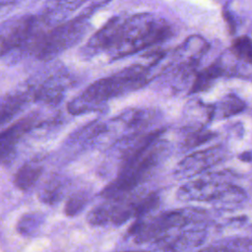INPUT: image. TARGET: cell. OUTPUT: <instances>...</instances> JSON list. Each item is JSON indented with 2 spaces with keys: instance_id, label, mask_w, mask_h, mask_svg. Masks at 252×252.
<instances>
[{
  "instance_id": "cell-9",
  "label": "cell",
  "mask_w": 252,
  "mask_h": 252,
  "mask_svg": "<svg viewBox=\"0 0 252 252\" xmlns=\"http://www.w3.org/2000/svg\"><path fill=\"white\" fill-rule=\"evenodd\" d=\"M225 157V150L218 145L191 154L181 160L176 168V174L182 177H191L203 172L212 165L220 162Z\"/></svg>"
},
{
  "instance_id": "cell-17",
  "label": "cell",
  "mask_w": 252,
  "mask_h": 252,
  "mask_svg": "<svg viewBox=\"0 0 252 252\" xmlns=\"http://www.w3.org/2000/svg\"><path fill=\"white\" fill-rule=\"evenodd\" d=\"M42 170L43 168L39 164L27 163L17 171L14 178V183L21 190H29L39 179Z\"/></svg>"
},
{
  "instance_id": "cell-13",
  "label": "cell",
  "mask_w": 252,
  "mask_h": 252,
  "mask_svg": "<svg viewBox=\"0 0 252 252\" xmlns=\"http://www.w3.org/2000/svg\"><path fill=\"white\" fill-rule=\"evenodd\" d=\"M66 86L64 76L51 77L31 94L35 100L43 101L49 105H55L63 98Z\"/></svg>"
},
{
  "instance_id": "cell-20",
  "label": "cell",
  "mask_w": 252,
  "mask_h": 252,
  "mask_svg": "<svg viewBox=\"0 0 252 252\" xmlns=\"http://www.w3.org/2000/svg\"><path fill=\"white\" fill-rule=\"evenodd\" d=\"M229 52L238 60L250 65L252 62V50L251 40L247 35H241L236 37L230 46Z\"/></svg>"
},
{
  "instance_id": "cell-21",
  "label": "cell",
  "mask_w": 252,
  "mask_h": 252,
  "mask_svg": "<svg viewBox=\"0 0 252 252\" xmlns=\"http://www.w3.org/2000/svg\"><path fill=\"white\" fill-rule=\"evenodd\" d=\"M43 216L39 213L26 214L18 222V231L27 236L34 235L38 232L41 224L43 223Z\"/></svg>"
},
{
  "instance_id": "cell-14",
  "label": "cell",
  "mask_w": 252,
  "mask_h": 252,
  "mask_svg": "<svg viewBox=\"0 0 252 252\" xmlns=\"http://www.w3.org/2000/svg\"><path fill=\"white\" fill-rule=\"evenodd\" d=\"M32 94L14 92L0 96V126L10 122L28 103Z\"/></svg>"
},
{
  "instance_id": "cell-8",
  "label": "cell",
  "mask_w": 252,
  "mask_h": 252,
  "mask_svg": "<svg viewBox=\"0 0 252 252\" xmlns=\"http://www.w3.org/2000/svg\"><path fill=\"white\" fill-rule=\"evenodd\" d=\"M199 225L174 230L158 240L157 243L163 252H184L198 247L204 243L207 236L205 228Z\"/></svg>"
},
{
  "instance_id": "cell-3",
  "label": "cell",
  "mask_w": 252,
  "mask_h": 252,
  "mask_svg": "<svg viewBox=\"0 0 252 252\" xmlns=\"http://www.w3.org/2000/svg\"><path fill=\"white\" fill-rule=\"evenodd\" d=\"M167 150L165 141L158 138L138 151L118 168L116 178L99 192V196L111 199L133 192L162 161Z\"/></svg>"
},
{
  "instance_id": "cell-15",
  "label": "cell",
  "mask_w": 252,
  "mask_h": 252,
  "mask_svg": "<svg viewBox=\"0 0 252 252\" xmlns=\"http://www.w3.org/2000/svg\"><path fill=\"white\" fill-rule=\"evenodd\" d=\"M189 127L192 130L203 129L204 125L214 118V105L203 103L201 100H195L186 110ZM191 130V131H192Z\"/></svg>"
},
{
  "instance_id": "cell-10",
  "label": "cell",
  "mask_w": 252,
  "mask_h": 252,
  "mask_svg": "<svg viewBox=\"0 0 252 252\" xmlns=\"http://www.w3.org/2000/svg\"><path fill=\"white\" fill-rule=\"evenodd\" d=\"M121 20L122 18L118 16L109 19L83 46L80 51L81 56L84 57V59H90L101 52L107 53L113 44Z\"/></svg>"
},
{
  "instance_id": "cell-29",
  "label": "cell",
  "mask_w": 252,
  "mask_h": 252,
  "mask_svg": "<svg viewBox=\"0 0 252 252\" xmlns=\"http://www.w3.org/2000/svg\"><path fill=\"white\" fill-rule=\"evenodd\" d=\"M121 252H147L144 250H126V251H121Z\"/></svg>"
},
{
  "instance_id": "cell-27",
  "label": "cell",
  "mask_w": 252,
  "mask_h": 252,
  "mask_svg": "<svg viewBox=\"0 0 252 252\" xmlns=\"http://www.w3.org/2000/svg\"><path fill=\"white\" fill-rule=\"evenodd\" d=\"M251 158V155H250V152H244L242 153L240 156H239V159L243 160V161H247L249 162L250 161V158Z\"/></svg>"
},
{
  "instance_id": "cell-5",
  "label": "cell",
  "mask_w": 252,
  "mask_h": 252,
  "mask_svg": "<svg viewBox=\"0 0 252 252\" xmlns=\"http://www.w3.org/2000/svg\"><path fill=\"white\" fill-rule=\"evenodd\" d=\"M206 219V212L198 208L167 211L150 218L137 219L129 227L128 235L137 244L151 241L157 242L174 230L200 224Z\"/></svg>"
},
{
  "instance_id": "cell-22",
  "label": "cell",
  "mask_w": 252,
  "mask_h": 252,
  "mask_svg": "<svg viewBox=\"0 0 252 252\" xmlns=\"http://www.w3.org/2000/svg\"><path fill=\"white\" fill-rule=\"evenodd\" d=\"M90 201V195L87 191H80L73 194L66 202L64 212L68 217H75L80 214Z\"/></svg>"
},
{
  "instance_id": "cell-24",
  "label": "cell",
  "mask_w": 252,
  "mask_h": 252,
  "mask_svg": "<svg viewBox=\"0 0 252 252\" xmlns=\"http://www.w3.org/2000/svg\"><path fill=\"white\" fill-rule=\"evenodd\" d=\"M219 244L225 252H251V240L249 237H232L221 241Z\"/></svg>"
},
{
  "instance_id": "cell-18",
  "label": "cell",
  "mask_w": 252,
  "mask_h": 252,
  "mask_svg": "<svg viewBox=\"0 0 252 252\" xmlns=\"http://www.w3.org/2000/svg\"><path fill=\"white\" fill-rule=\"evenodd\" d=\"M154 114L150 110L133 109L122 112L119 116L115 117L113 121H117L127 128L139 129L146 126L152 120Z\"/></svg>"
},
{
  "instance_id": "cell-26",
  "label": "cell",
  "mask_w": 252,
  "mask_h": 252,
  "mask_svg": "<svg viewBox=\"0 0 252 252\" xmlns=\"http://www.w3.org/2000/svg\"><path fill=\"white\" fill-rule=\"evenodd\" d=\"M195 252H225L219 244H214L212 246L206 247V248H202L200 250H197Z\"/></svg>"
},
{
  "instance_id": "cell-7",
  "label": "cell",
  "mask_w": 252,
  "mask_h": 252,
  "mask_svg": "<svg viewBox=\"0 0 252 252\" xmlns=\"http://www.w3.org/2000/svg\"><path fill=\"white\" fill-rule=\"evenodd\" d=\"M223 176L224 174H214L187 182L179 188L177 198L181 201H216L228 206L245 201V192Z\"/></svg>"
},
{
  "instance_id": "cell-19",
  "label": "cell",
  "mask_w": 252,
  "mask_h": 252,
  "mask_svg": "<svg viewBox=\"0 0 252 252\" xmlns=\"http://www.w3.org/2000/svg\"><path fill=\"white\" fill-rule=\"evenodd\" d=\"M65 182L59 177L50 178L40 189L38 198L45 204H55L62 198L64 194Z\"/></svg>"
},
{
  "instance_id": "cell-11",
  "label": "cell",
  "mask_w": 252,
  "mask_h": 252,
  "mask_svg": "<svg viewBox=\"0 0 252 252\" xmlns=\"http://www.w3.org/2000/svg\"><path fill=\"white\" fill-rule=\"evenodd\" d=\"M35 125V117H25L6 130L0 132V163L6 160L14 152L21 137Z\"/></svg>"
},
{
  "instance_id": "cell-23",
  "label": "cell",
  "mask_w": 252,
  "mask_h": 252,
  "mask_svg": "<svg viewBox=\"0 0 252 252\" xmlns=\"http://www.w3.org/2000/svg\"><path fill=\"white\" fill-rule=\"evenodd\" d=\"M216 136L217 134L215 132L207 130L205 128L192 130L186 135L183 142V146L186 149H193L204 143H207L208 141L213 140Z\"/></svg>"
},
{
  "instance_id": "cell-16",
  "label": "cell",
  "mask_w": 252,
  "mask_h": 252,
  "mask_svg": "<svg viewBox=\"0 0 252 252\" xmlns=\"http://www.w3.org/2000/svg\"><path fill=\"white\" fill-rule=\"evenodd\" d=\"M246 107L245 101L235 94L224 95L220 101L214 105V117L227 118L242 112Z\"/></svg>"
},
{
  "instance_id": "cell-6",
  "label": "cell",
  "mask_w": 252,
  "mask_h": 252,
  "mask_svg": "<svg viewBox=\"0 0 252 252\" xmlns=\"http://www.w3.org/2000/svg\"><path fill=\"white\" fill-rule=\"evenodd\" d=\"M96 8L94 3L79 16L46 31L33 50L35 56L39 60L48 61L77 44L88 32L91 15Z\"/></svg>"
},
{
  "instance_id": "cell-2",
  "label": "cell",
  "mask_w": 252,
  "mask_h": 252,
  "mask_svg": "<svg viewBox=\"0 0 252 252\" xmlns=\"http://www.w3.org/2000/svg\"><path fill=\"white\" fill-rule=\"evenodd\" d=\"M171 35L172 28L165 19L149 13L136 14L121 20L107 54L110 60H117L159 44Z\"/></svg>"
},
{
  "instance_id": "cell-1",
  "label": "cell",
  "mask_w": 252,
  "mask_h": 252,
  "mask_svg": "<svg viewBox=\"0 0 252 252\" xmlns=\"http://www.w3.org/2000/svg\"><path fill=\"white\" fill-rule=\"evenodd\" d=\"M155 66L149 60L147 64H132L111 76L98 79L68 103V111L73 115H79L102 110L109 99L147 85L152 79V69Z\"/></svg>"
},
{
  "instance_id": "cell-25",
  "label": "cell",
  "mask_w": 252,
  "mask_h": 252,
  "mask_svg": "<svg viewBox=\"0 0 252 252\" xmlns=\"http://www.w3.org/2000/svg\"><path fill=\"white\" fill-rule=\"evenodd\" d=\"M9 51H11L9 43H8L6 37L4 36L3 32L0 30V57L7 54Z\"/></svg>"
},
{
  "instance_id": "cell-12",
  "label": "cell",
  "mask_w": 252,
  "mask_h": 252,
  "mask_svg": "<svg viewBox=\"0 0 252 252\" xmlns=\"http://www.w3.org/2000/svg\"><path fill=\"white\" fill-rule=\"evenodd\" d=\"M225 75H228L226 66L221 59H219L204 70L195 74L189 94H196L209 90L220 77Z\"/></svg>"
},
{
  "instance_id": "cell-4",
  "label": "cell",
  "mask_w": 252,
  "mask_h": 252,
  "mask_svg": "<svg viewBox=\"0 0 252 252\" xmlns=\"http://www.w3.org/2000/svg\"><path fill=\"white\" fill-rule=\"evenodd\" d=\"M158 204L159 198L156 193L133 191L121 197L105 199L89 212L87 220L93 226L121 225L132 218L147 217Z\"/></svg>"
},
{
  "instance_id": "cell-28",
  "label": "cell",
  "mask_w": 252,
  "mask_h": 252,
  "mask_svg": "<svg viewBox=\"0 0 252 252\" xmlns=\"http://www.w3.org/2000/svg\"><path fill=\"white\" fill-rule=\"evenodd\" d=\"M14 3L13 2H0V10L4 7H6V6H11V5H13Z\"/></svg>"
}]
</instances>
